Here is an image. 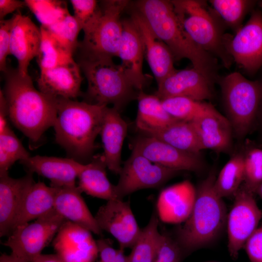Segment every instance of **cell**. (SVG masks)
Segmentation results:
<instances>
[{"label": "cell", "instance_id": "cell-1", "mask_svg": "<svg viewBox=\"0 0 262 262\" xmlns=\"http://www.w3.org/2000/svg\"><path fill=\"white\" fill-rule=\"evenodd\" d=\"M3 92L8 117L33 145L42 139L45 131L53 127L57 113L58 98L48 95L34 87L28 74L16 69L5 72Z\"/></svg>", "mask_w": 262, "mask_h": 262}, {"label": "cell", "instance_id": "cell-2", "mask_svg": "<svg viewBox=\"0 0 262 262\" xmlns=\"http://www.w3.org/2000/svg\"><path fill=\"white\" fill-rule=\"evenodd\" d=\"M216 172L212 170L196 188V198L191 214L176 230L174 238L184 256L212 244L227 225V211L215 192Z\"/></svg>", "mask_w": 262, "mask_h": 262}, {"label": "cell", "instance_id": "cell-3", "mask_svg": "<svg viewBox=\"0 0 262 262\" xmlns=\"http://www.w3.org/2000/svg\"><path fill=\"white\" fill-rule=\"evenodd\" d=\"M107 106L58 98L57 113L53 125L55 141L70 158L82 163L91 156Z\"/></svg>", "mask_w": 262, "mask_h": 262}, {"label": "cell", "instance_id": "cell-4", "mask_svg": "<svg viewBox=\"0 0 262 262\" xmlns=\"http://www.w3.org/2000/svg\"><path fill=\"white\" fill-rule=\"evenodd\" d=\"M137 7L153 32L169 48L174 59L189 60L194 68L214 80L216 69L215 58L191 39L171 1L140 0Z\"/></svg>", "mask_w": 262, "mask_h": 262}, {"label": "cell", "instance_id": "cell-5", "mask_svg": "<svg viewBox=\"0 0 262 262\" xmlns=\"http://www.w3.org/2000/svg\"><path fill=\"white\" fill-rule=\"evenodd\" d=\"M78 65L87 81L89 103L118 109L131 96L133 87L112 58L84 55Z\"/></svg>", "mask_w": 262, "mask_h": 262}, {"label": "cell", "instance_id": "cell-6", "mask_svg": "<svg viewBox=\"0 0 262 262\" xmlns=\"http://www.w3.org/2000/svg\"><path fill=\"white\" fill-rule=\"evenodd\" d=\"M225 108L235 136L245 137L258 112L262 99V80L251 81L238 72L221 82Z\"/></svg>", "mask_w": 262, "mask_h": 262}, {"label": "cell", "instance_id": "cell-7", "mask_svg": "<svg viewBox=\"0 0 262 262\" xmlns=\"http://www.w3.org/2000/svg\"><path fill=\"white\" fill-rule=\"evenodd\" d=\"M127 0H107L98 6L93 17L83 27L81 45L84 55L112 58L117 56L122 33L120 16Z\"/></svg>", "mask_w": 262, "mask_h": 262}, {"label": "cell", "instance_id": "cell-8", "mask_svg": "<svg viewBox=\"0 0 262 262\" xmlns=\"http://www.w3.org/2000/svg\"><path fill=\"white\" fill-rule=\"evenodd\" d=\"M185 31L191 39L205 51L218 57L228 67L232 58L225 46L226 36L202 1H171Z\"/></svg>", "mask_w": 262, "mask_h": 262}, {"label": "cell", "instance_id": "cell-9", "mask_svg": "<svg viewBox=\"0 0 262 262\" xmlns=\"http://www.w3.org/2000/svg\"><path fill=\"white\" fill-rule=\"evenodd\" d=\"M66 221L54 209L33 222L16 227L2 244L16 256L33 262L52 241Z\"/></svg>", "mask_w": 262, "mask_h": 262}, {"label": "cell", "instance_id": "cell-10", "mask_svg": "<svg viewBox=\"0 0 262 262\" xmlns=\"http://www.w3.org/2000/svg\"><path fill=\"white\" fill-rule=\"evenodd\" d=\"M253 193L243 184L234 196L232 207L228 214V248L230 257L236 259L247 239L257 228L262 218Z\"/></svg>", "mask_w": 262, "mask_h": 262}, {"label": "cell", "instance_id": "cell-11", "mask_svg": "<svg viewBox=\"0 0 262 262\" xmlns=\"http://www.w3.org/2000/svg\"><path fill=\"white\" fill-rule=\"evenodd\" d=\"M180 171L154 163L132 150L119 173L115 187L118 199L137 190L158 187L177 174Z\"/></svg>", "mask_w": 262, "mask_h": 262}, {"label": "cell", "instance_id": "cell-12", "mask_svg": "<svg viewBox=\"0 0 262 262\" xmlns=\"http://www.w3.org/2000/svg\"><path fill=\"white\" fill-rule=\"evenodd\" d=\"M225 46L229 54L250 74L262 66V13L253 10L247 23L234 37L226 36Z\"/></svg>", "mask_w": 262, "mask_h": 262}, {"label": "cell", "instance_id": "cell-13", "mask_svg": "<svg viewBox=\"0 0 262 262\" xmlns=\"http://www.w3.org/2000/svg\"><path fill=\"white\" fill-rule=\"evenodd\" d=\"M95 218L100 229L111 234L123 249L132 247L141 230L130 202L123 199L107 201L99 208Z\"/></svg>", "mask_w": 262, "mask_h": 262}, {"label": "cell", "instance_id": "cell-14", "mask_svg": "<svg viewBox=\"0 0 262 262\" xmlns=\"http://www.w3.org/2000/svg\"><path fill=\"white\" fill-rule=\"evenodd\" d=\"M132 148L152 162L168 168L195 172H200L204 168L199 154L181 150L151 136L137 138Z\"/></svg>", "mask_w": 262, "mask_h": 262}, {"label": "cell", "instance_id": "cell-15", "mask_svg": "<svg viewBox=\"0 0 262 262\" xmlns=\"http://www.w3.org/2000/svg\"><path fill=\"white\" fill-rule=\"evenodd\" d=\"M91 232L66 220L52 241L56 254L65 262H94L98 250Z\"/></svg>", "mask_w": 262, "mask_h": 262}, {"label": "cell", "instance_id": "cell-16", "mask_svg": "<svg viewBox=\"0 0 262 262\" xmlns=\"http://www.w3.org/2000/svg\"><path fill=\"white\" fill-rule=\"evenodd\" d=\"M212 81L194 67L175 70L158 84L156 95L161 99L180 97L201 101L212 97Z\"/></svg>", "mask_w": 262, "mask_h": 262}, {"label": "cell", "instance_id": "cell-17", "mask_svg": "<svg viewBox=\"0 0 262 262\" xmlns=\"http://www.w3.org/2000/svg\"><path fill=\"white\" fill-rule=\"evenodd\" d=\"M201 150L210 149L227 152L232 147L233 130L228 119L209 104L207 109L191 122Z\"/></svg>", "mask_w": 262, "mask_h": 262}, {"label": "cell", "instance_id": "cell-18", "mask_svg": "<svg viewBox=\"0 0 262 262\" xmlns=\"http://www.w3.org/2000/svg\"><path fill=\"white\" fill-rule=\"evenodd\" d=\"M122 33L117 56L124 74L133 88L141 91L147 82L143 72L144 49L140 32L131 18L122 21Z\"/></svg>", "mask_w": 262, "mask_h": 262}, {"label": "cell", "instance_id": "cell-19", "mask_svg": "<svg viewBox=\"0 0 262 262\" xmlns=\"http://www.w3.org/2000/svg\"><path fill=\"white\" fill-rule=\"evenodd\" d=\"M10 52L17 62V70L23 76L28 75L32 60L38 55L41 41L40 28L21 13L14 14Z\"/></svg>", "mask_w": 262, "mask_h": 262}, {"label": "cell", "instance_id": "cell-20", "mask_svg": "<svg viewBox=\"0 0 262 262\" xmlns=\"http://www.w3.org/2000/svg\"><path fill=\"white\" fill-rule=\"evenodd\" d=\"M33 174L28 172L20 178H12L8 173L0 175V237L13 231L26 194L35 182Z\"/></svg>", "mask_w": 262, "mask_h": 262}, {"label": "cell", "instance_id": "cell-21", "mask_svg": "<svg viewBox=\"0 0 262 262\" xmlns=\"http://www.w3.org/2000/svg\"><path fill=\"white\" fill-rule=\"evenodd\" d=\"M196 198V188L187 180L165 188L157 200L159 218L167 223L184 222L191 213Z\"/></svg>", "mask_w": 262, "mask_h": 262}, {"label": "cell", "instance_id": "cell-22", "mask_svg": "<svg viewBox=\"0 0 262 262\" xmlns=\"http://www.w3.org/2000/svg\"><path fill=\"white\" fill-rule=\"evenodd\" d=\"M28 172L35 173L50 181V186H76V180L84 164L71 158L36 155L21 162Z\"/></svg>", "mask_w": 262, "mask_h": 262}, {"label": "cell", "instance_id": "cell-23", "mask_svg": "<svg viewBox=\"0 0 262 262\" xmlns=\"http://www.w3.org/2000/svg\"><path fill=\"white\" fill-rule=\"evenodd\" d=\"M82 78L74 60L40 70L37 82L39 90L56 98L73 99L80 95Z\"/></svg>", "mask_w": 262, "mask_h": 262}, {"label": "cell", "instance_id": "cell-24", "mask_svg": "<svg viewBox=\"0 0 262 262\" xmlns=\"http://www.w3.org/2000/svg\"><path fill=\"white\" fill-rule=\"evenodd\" d=\"M131 18L140 32L145 55L158 84L176 70L173 65V56L140 12H135Z\"/></svg>", "mask_w": 262, "mask_h": 262}, {"label": "cell", "instance_id": "cell-25", "mask_svg": "<svg viewBox=\"0 0 262 262\" xmlns=\"http://www.w3.org/2000/svg\"><path fill=\"white\" fill-rule=\"evenodd\" d=\"M127 132V125L118 109L107 106L100 132L104 150L102 158L106 167L115 174H119L122 168L121 151Z\"/></svg>", "mask_w": 262, "mask_h": 262}, {"label": "cell", "instance_id": "cell-26", "mask_svg": "<svg viewBox=\"0 0 262 262\" xmlns=\"http://www.w3.org/2000/svg\"><path fill=\"white\" fill-rule=\"evenodd\" d=\"M55 188L54 210L66 220L95 234L102 235V230L90 212L78 186Z\"/></svg>", "mask_w": 262, "mask_h": 262}, {"label": "cell", "instance_id": "cell-27", "mask_svg": "<svg viewBox=\"0 0 262 262\" xmlns=\"http://www.w3.org/2000/svg\"><path fill=\"white\" fill-rule=\"evenodd\" d=\"M56 188L34 182L29 188L16 217L14 229L35 220L54 209ZM13 229V230H14Z\"/></svg>", "mask_w": 262, "mask_h": 262}, {"label": "cell", "instance_id": "cell-28", "mask_svg": "<svg viewBox=\"0 0 262 262\" xmlns=\"http://www.w3.org/2000/svg\"><path fill=\"white\" fill-rule=\"evenodd\" d=\"M106 167L102 156L84 164L78 177L77 186L82 193L107 201L118 199L115 185L107 177Z\"/></svg>", "mask_w": 262, "mask_h": 262}, {"label": "cell", "instance_id": "cell-29", "mask_svg": "<svg viewBox=\"0 0 262 262\" xmlns=\"http://www.w3.org/2000/svg\"><path fill=\"white\" fill-rule=\"evenodd\" d=\"M137 127L144 132L164 128L179 120L164 108L162 100L156 95L141 92L138 96Z\"/></svg>", "mask_w": 262, "mask_h": 262}, {"label": "cell", "instance_id": "cell-30", "mask_svg": "<svg viewBox=\"0 0 262 262\" xmlns=\"http://www.w3.org/2000/svg\"><path fill=\"white\" fill-rule=\"evenodd\" d=\"M181 150L198 154L202 150L195 130L190 122L177 120L160 129L145 132Z\"/></svg>", "mask_w": 262, "mask_h": 262}, {"label": "cell", "instance_id": "cell-31", "mask_svg": "<svg viewBox=\"0 0 262 262\" xmlns=\"http://www.w3.org/2000/svg\"><path fill=\"white\" fill-rule=\"evenodd\" d=\"M159 221L154 213L140 234L128 255V262H155L163 239L158 231Z\"/></svg>", "mask_w": 262, "mask_h": 262}, {"label": "cell", "instance_id": "cell-32", "mask_svg": "<svg viewBox=\"0 0 262 262\" xmlns=\"http://www.w3.org/2000/svg\"><path fill=\"white\" fill-rule=\"evenodd\" d=\"M244 179V154L233 155L219 172L214 182L216 194L221 198L234 196Z\"/></svg>", "mask_w": 262, "mask_h": 262}, {"label": "cell", "instance_id": "cell-33", "mask_svg": "<svg viewBox=\"0 0 262 262\" xmlns=\"http://www.w3.org/2000/svg\"><path fill=\"white\" fill-rule=\"evenodd\" d=\"M41 41L37 58L40 70L48 69L74 60L45 27L41 26Z\"/></svg>", "mask_w": 262, "mask_h": 262}, {"label": "cell", "instance_id": "cell-34", "mask_svg": "<svg viewBox=\"0 0 262 262\" xmlns=\"http://www.w3.org/2000/svg\"><path fill=\"white\" fill-rule=\"evenodd\" d=\"M30 156L9 126L0 132V175L8 173L16 161L21 162Z\"/></svg>", "mask_w": 262, "mask_h": 262}, {"label": "cell", "instance_id": "cell-35", "mask_svg": "<svg viewBox=\"0 0 262 262\" xmlns=\"http://www.w3.org/2000/svg\"><path fill=\"white\" fill-rule=\"evenodd\" d=\"M25 6L34 15L41 26L48 28L70 14L66 1L56 0H25Z\"/></svg>", "mask_w": 262, "mask_h": 262}, {"label": "cell", "instance_id": "cell-36", "mask_svg": "<svg viewBox=\"0 0 262 262\" xmlns=\"http://www.w3.org/2000/svg\"><path fill=\"white\" fill-rule=\"evenodd\" d=\"M210 2L223 21L236 32L241 27L245 15L255 3L246 0H212Z\"/></svg>", "mask_w": 262, "mask_h": 262}, {"label": "cell", "instance_id": "cell-37", "mask_svg": "<svg viewBox=\"0 0 262 262\" xmlns=\"http://www.w3.org/2000/svg\"><path fill=\"white\" fill-rule=\"evenodd\" d=\"M165 110L177 120L191 122L208 107L203 103L185 97H173L161 99Z\"/></svg>", "mask_w": 262, "mask_h": 262}, {"label": "cell", "instance_id": "cell-38", "mask_svg": "<svg viewBox=\"0 0 262 262\" xmlns=\"http://www.w3.org/2000/svg\"><path fill=\"white\" fill-rule=\"evenodd\" d=\"M46 29L59 45L73 55L78 46V34L82 30L74 16L69 14L60 22Z\"/></svg>", "mask_w": 262, "mask_h": 262}, {"label": "cell", "instance_id": "cell-39", "mask_svg": "<svg viewBox=\"0 0 262 262\" xmlns=\"http://www.w3.org/2000/svg\"><path fill=\"white\" fill-rule=\"evenodd\" d=\"M245 186L256 193L262 182V149L252 148L244 155Z\"/></svg>", "mask_w": 262, "mask_h": 262}, {"label": "cell", "instance_id": "cell-40", "mask_svg": "<svg viewBox=\"0 0 262 262\" xmlns=\"http://www.w3.org/2000/svg\"><path fill=\"white\" fill-rule=\"evenodd\" d=\"M163 239L155 262H180L184 257L175 239L163 233Z\"/></svg>", "mask_w": 262, "mask_h": 262}, {"label": "cell", "instance_id": "cell-41", "mask_svg": "<svg viewBox=\"0 0 262 262\" xmlns=\"http://www.w3.org/2000/svg\"><path fill=\"white\" fill-rule=\"evenodd\" d=\"M70 2L74 11V16L82 30L84 26L95 15L98 5L95 0H71Z\"/></svg>", "mask_w": 262, "mask_h": 262}, {"label": "cell", "instance_id": "cell-42", "mask_svg": "<svg viewBox=\"0 0 262 262\" xmlns=\"http://www.w3.org/2000/svg\"><path fill=\"white\" fill-rule=\"evenodd\" d=\"M14 17L0 21V69L5 72L7 68L6 59L10 54V48Z\"/></svg>", "mask_w": 262, "mask_h": 262}, {"label": "cell", "instance_id": "cell-43", "mask_svg": "<svg viewBox=\"0 0 262 262\" xmlns=\"http://www.w3.org/2000/svg\"><path fill=\"white\" fill-rule=\"evenodd\" d=\"M244 248L250 262H262V224L247 239Z\"/></svg>", "mask_w": 262, "mask_h": 262}, {"label": "cell", "instance_id": "cell-44", "mask_svg": "<svg viewBox=\"0 0 262 262\" xmlns=\"http://www.w3.org/2000/svg\"><path fill=\"white\" fill-rule=\"evenodd\" d=\"M96 243L100 257L98 262H113L117 257L119 249L114 248L104 239H100Z\"/></svg>", "mask_w": 262, "mask_h": 262}, {"label": "cell", "instance_id": "cell-45", "mask_svg": "<svg viewBox=\"0 0 262 262\" xmlns=\"http://www.w3.org/2000/svg\"><path fill=\"white\" fill-rule=\"evenodd\" d=\"M25 6L24 1L19 0H0V19L7 15Z\"/></svg>", "mask_w": 262, "mask_h": 262}, {"label": "cell", "instance_id": "cell-46", "mask_svg": "<svg viewBox=\"0 0 262 262\" xmlns=\"http://www.w3.org/2000/svg\"><path fill=\"white\" fill-rule=\"evenodd\" d=\"M8 117L7 106L3 90L0 91V132L9 126L7 117Z\"/></svg>", "mask_w": 262, "mask_h": 262}, {"label": "cell", "instance_id": "cell-47", "mask_svg": "<svg viewBox=\"0 0 262 262\" xmlns=\"http://www.w3.org/2000/svg\"><path fill=\"white\" fill-rule=\"evenodd\" d=\"M33 262H65L58 255L42 254L36 258Z\"/></svg>", "mask_w": 262, "mask_h": 262}, {"label": "cell", "instance_id": "cell-48", "mask_svg": "<svg viewBox=\"0 0 262 262\" xmlns=\"http://www.w3.org/2000/svg\"><path fill=\"white\" fill-rule=\"evenodd\" d=\"M0 262H28L14 254L3 253L0 257Z\"/></svg>", "mask_w": 262, "mask_h": 262}, {"label": "cell", "instance_id": "cell-49", "mask_svg": "<svg viewBox=\"0 0 262 262\" xmlns=\"http://www.w3.org/2000/svg\"><path fill=\"white\" fill-rule=\"evenodd\" d=\"M113 262H128V256L125 255L124 249H119L118 255Z\"/></svg>", "mask_w": 262, "mask_h": 262}, {"label": "cell", "instance_id": "cell-50", "mask_svg": "<svg viewBox=\"0 0 262 262\" xmlns=\"http://www.w3.org/2000/svg\"><path fill=\"white\" fill-rule=\"evenodd\" d=\"M256 193H257L262 199V182L257 188Z\"/></svg>", "mask_w": 262, "mask_h": 262}, {"label": "cell", "instance_id": "cell-51", "mask_svg": "<svg viewBox=\"0 0 262 262\" xmlns=\"http://www.w3.org/2000/svg\"><path fill=\"white\" fill-rule=\"evenodd\" d=\"M260 106L262 107V101H261V102Z\"/></svg>", "mask_w": 262, "mask_h": 262}]
</instances>
